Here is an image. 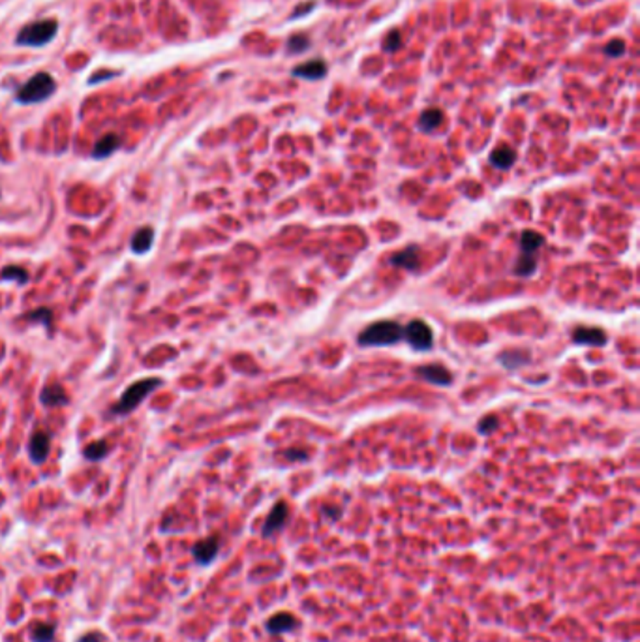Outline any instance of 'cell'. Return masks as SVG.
<instances>
[{"instance_id":"24","label":"cell","mask_w":640,"mask_h":642,"mask_svg":"<svg viewBox=\"0 0 640 642\" xmlns=\"http://www.w3.org/2000/svg\"><path fill=\"white\" fill-rule=\"evenodd\" d=\"M107 451H109V447H107L106 441H94V443H89V445L84 447V458L87 460H92V462H98L101 458L106 457Z\"/></svg>"},{"instance_id":"2","label":"cell","mask_w":640,"mask_h":642,"mask_svg":"<svg viewBox=\"0 0 640 642\" xmlns=\"http://www.w3.org/2000/svg\"><path fill=\"white\" fill-rule=\"evenodd\" d=\"M56 32L58 23L55 19H39L21 28V32L15 36V44L23 47H44L55 39Z\"/></svg>"},{"instance_id":"6","label":"cell","mask_w":640,"mask_h":642,"mask_svg":"<svg viewBox=\"0 0 640 642\" xmlns=\"http://www.w3.org/2000/svg\"><path fill=\"white\" fill-rule=\"evenodd\" d=\"M220 553V539L218 536H211L207 539H201V541H197L194 547H192V556L196 560L199 565H211L216 560Z\"/></svg>"},{"instance_id":"12","label":"cell","mask_w":640,"mask_h":642,"mask_svg":"<svg viewBox=\"0 0 640 642\" xmlns=\"http://www.w3.org/2000/svg\"><path fill=\"white\" fill-rule=\"evenodd\" d=\"M417 374L422 376L427 381H432L436 385H451L453 381V374L449 370L441 366V364H427L417 370Z\"/></svg>"},{"instance_id":"14","label":"cell","mask_w":640,"mask_h":642,"mask_svg":"<svg viewBox=\"0 0 640 642\" xmlns=\"http://www.w3.org/2000/svg\"><path fill=\"white\" fill-rule=\"evenodd\" d=\"M295 626H299V620L293 615H289V612H278V615H275L267 622V629L272 635L291 631Z\"/></svg>"},{"instance_id":"23","label":"cell","mask_w":640,"mask_h":642,"mask_svg":"<svg viewBox=\"0 0 640 642\" xmlns=\"http://www.w3.org/2000/svg\"><path fill=\"white\" fill-rule=\"evenodd\" d=\"M529 355L526 352H517V350H513V352H506L500 355V363H503L507 369H517L520 364L528 363Z\"/></svg>"},{"instance_id":"18","label":"cell","mask_w":640,"mask_h":642,"mask_svg":"<svg viewBox=\"0 0 640 642\" xmlns=\"http://www.w3.org/2000/svg\"><path fill=\"white\" fill-rule=\"evenodd\" d=\"M30 641L32 642H53L55 641V626L38 622L30 626Z\"/></svg>"},{"instance_id":"16","label":"cell","mask_w":640,"mask_h":642,"mask_svg":"<svg viewBox=\"0 0 640 642\" xmlns=\"http://www.w3.org/2000/svg\"><path fill=\"white\" fill-rule=\"evenodd\" d=\"M517 160V152L511 147H498L492 154H490V163L496 169H509Z\"/></svg>"},{"instance_id":"7","label":"cell","mask_w":640,"mask_h":642,"mask_svg":"<svg viewBox=\"0 0 640 642\" xmlns=\"http://www.w3.org/2000/svg\"><path fill=\"white\" fill-rule=\"evenodd\" d=\"M287 517H289V505L286 502H278L275 503V507L270 509L269 517L265 520L263 524V537H272L276 531H280L287 522Z\"/></svg>"},{"instance_id":"11","label":"cell","mask_w":640,"mask_h":642,"mask_svg":"<svg viewBox=\"0 0 640 642\" xmlns=\"http://www.w3.org/2000/svg\"><path fill=\"white\" fill-rule=\"evenodd\" d=\"M391 265L408 268V271H417V268L421 267V252H419L417 246H408L406 250L396 252L391 257Z\"/></svg>"},{"instance_id":"3","label":"cell","mask_w":640,"mask_h":642,"mask_svg":"<svg viewBox=\"0 0 640 642\" xmlns=\"http://www.w3.org/2000/svg\"><path fill=\"white\" fill-rule=\"evenodd\" d=\"M55 90L56 81L53 75L47 72H39L17 90V101L19 104H39L55 94Z\"/></svg>"},{"instance_id":"29","label":"cell","mask_w":640,"mask_h":642,"mask_svg":"<svg viewBox=\"0 0 640 642\" xmlns=\"http://www.w3.org/2000/svg\"><path fill=\"white\" fill-rule=\"evenodd\" d=\"M77 642H106V637H103L101 633L92 631V633H87V635H83V637L79 638Z\"/></svg>"},{"instance_id":"19","label":"cell","mask_w":640,"mask_h":642,"mask_svg":"<svg viewBox=\"0 0 640 642\" xmlns=\"http://www.w3.org/2000/svg\"><path fill=\"white\" fill-rule=\"evenodd\" d=\"M293 73L297 78H306V79H320L325 73V64L321 61H312L306 62L303 66H297L293 70Z\"/></svg>"},{"instance_id":"20","label":"cell","mask_w":640,"mask_h":642,"mask_svg":"<svg viewBox=\"0 0 640 642\" xmlns=\"http://www.w3.org/2000/svg\"><path fill=\"white\" fill-rule=\"evenodd\" d=\"M444 123V113L439 111V109H427V111L422 113L421 118H419V126L425 132H432L439 126V124Z\"/></svg>"},{"instance_id":"21","label":"cell","mask_w":640,"mask_h":642,"mask_svg":"<svg viewBox=\"0 0 640 642\" xmlns=\"http://www.w3.org/2000/svg\"><path fill=\"white\" fill-rule=\"evenodd\" d=\"M0 280L2 282H17V284H27L28 282V273L23 267H17V265H10V267L2 268V273H0Z\"/></svg>"},{"instance_id":"8","label":"cell","mask_w":640,"mask_h":642,"mask_svg":"<svg viewBox=\"0 0 640 642\" xmlns=\"http://www.w3.org/2000/svg\"><path fill=\"white\" fill-rule=\"evenodd\" d=\"M51 451V438L45 432H36L28 441V457L34 464H44Z\"/></svg>"},{"instance_id":"1","label":"cell","mask_w":640,"mask_h":642,"mask_svg":"<svg viewBox=\"0 0 640 642\" xmlns=\"http://www.w3.org/2000/svg\"><path fill=\"white\" fill-rule=\"evenodd\" d=\"M160 385H162V380H160V378H145V380L135 381V383H132V385L123 393L120 400L113 406L111 414L126 415L130 414V412H134V409L137 408L152 391H156Z\"/></svg>"},{"instance_id":"27","label":"cell","mask_w":640,"mask_h":642,"mask_svg":"<svg viewBox=\"0 0 640 642\" xmlns=\"http://www.w3.org/2000/svg\"><path fill=\"white\" fill-rule=\"evenodd\" d=\"M625 51V44L622 39H614V42H608V45L605 47V53L610 56H620Z\"/></svg>"},{"instance_id":"5","label":"cell","mask_w":640,"mask_h":642,"mask_svg":"<svg viewBox=\"0 0 640 642\" xmlns=\"http://www.w3.org/2000/svg\"><path fill=\"white\" fill-rule=\"evenodd\" d=\"M404 338L417 352H427L432 347V331L421 319H413L404 329Z\"/></svg>"},{"instance_id":"4","label":"cell","mask_w":640,"mask_h":642,"mask_svg":"<svg viewBox=\"0 0 640 642\" xmlns=\"http://www.w3.org/2000/svg\"><path fill=\"white\" fill-rule=\"evenodd\" d=\"M404 338V329L394 321H377L359 335L360 346H391Z\"/></svg>"},{"instance_id":"17","label":"cell","mask_w":640,"mask_h":642,"mask_svg":"<svg viewBox=\"0 0 640 642\" xmlns=\"http://www.w3.org/2000/svg\"><path fill=\"white\" fill-rule=\"evenodd\" d=\"M545 245V237L537 231H524L522 237H520V250L522 254H529V256H534L535 252L539 250L541 246Z\"/></svg>"},{"instance_id":"25","label":"cell","mask_w":640,"mask_h":642,"mask_svg":"<svg viewBox=\"0 0 640 642\" xmlns=\"http://www.w3.org/2000/svg\"><path fill=\"white\" fill-rule=\"evenodd\" d=\"M25 319H28V321H39V323L44 325H51V321H53V312H51L49 308L42 307L38 308V310H34V312L27 314Z\"/></svg>"},{"instance_id":"9","label":"cell","mask_w":640,"mask_h":642,"mask_svg":"<svg viewBox=\"0 0 640 642\" xmlns=\"http://www.w3.org/2000/svg\"><path fill=\"white\" fill-rule=\"evenodd\" d=\"M39 402L44 404L45 408H61L70 402V398L61 383H47L39 393Z\"/></svg>"},{"instance_id":"26","label":"cell","mask_w":640,"mask_h":642,"mask_svg":"<svg viewBox=\"0 0 640 642\" xmlns=\"http://www.w3.org/2000/svg\"><path fill=\"white\" fill-rule=\"evenodd\" d=\"M496 426H498V417H496V415H489V417H484V419L479 423V432H481V434H490Z\"/></svg>"},{"instance_id":"13","label":"cell","mask_w":640,"mask_h":642,"mask_svg":"<svg viewBox=\"0 0 640 642\" xmlns=\"http://www.w3.org/2000/svg\"><path fill=\"white\" fill-rule=\"evenodd\" d=\"M118 149H120V137L115 134H107L96 141L94 149H92V156L96 160H103V158L111 156L113 152H117Z\"/></svg>"},{"instance_id":"15","label":"cell","mask_w":640,"mask_h":642,"mask_svg":"<svg viewBox=\"0 0 640 642\" xmlns=\"http://www.w3.org/2000/svg\"><path fill=\"white\" fill-rule=\"evenodd\" d=\"M152 240H154V229L152 228H141L137 229L130 240L132 252L134 254H146L152 248Z\"/></svg>"},{"instance_id":"22","label":"cell","mask_w":640,"mask_h":642,"mask_svg":"<svg viewBox=\"0 0 640 642\" xmlns=\"http://www.w3.org/2000/svg\"><path fill=\"white\" fill-rule=\"evenodd\" d=\"M535 268H537V263H535V257L529 256V254H522V256L517 259V265H515V274L517 276H532L535 273Z\"/></svg>"},{"instance_id":"28","label":"cell","mask_w":640,"mask_h":642,"mask_svg":"<svg viewBox=\"0 0 640 642\" xmlns=\"http://www.w3.org/2000/svg\"><path fill=\"white\" fill-rule=\"evenodd\" d=\"M400 47V34L394 30V32L389 34V38L385 39V44H383V49L385 51H396Z\"/></svg>"},{"instance_id":"10","label":"cell","mask_w":640,"mask_h":642,"mask_svg":"<svg viewBox=\"0 0 640 642\" xmlns=\"http://www.w3.org/2000/svg\"><path fill=\"white\" fill-rule=\"evenodd\" d=\"M573 340L584 346H605L607 344V333L597 327H579L573 331Z\"/></svg>"}]
</instances>
